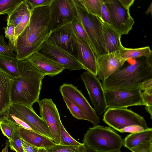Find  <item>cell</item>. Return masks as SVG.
<instances>
[{
	"label": "cell",
	"mask_w": 152,
	"mask_h": 152,
	"mask_svg": "<svg viewBox=\"0 0 152 152\" xmlns=\"http://www.w3.org/2000/svg\"><path fill=\"white\" fill-rule=\"evenodd\" d=\"M49 21V7L31 9L29 23L15 42L14 51L18 61L27 59L47 40L51 32Z\"/></svg>",
	"instance_id": "1"
},
{
	"label": "cell",
	"mask_w": 152,
	"mask_h": 152,
	"mask_svg": "<svg viewBox=\"0 0 152 152\" xmlns=\"http://www.w3.org/2000/svg\"><path fill=\"white\" fill-rule=\"evenodd\" d=\"M18 67L20 76L12 80L11 103L33 108L34 104L39 100L42 81L45 76L28 59L18 61Z\"/></svg>",
	"instance_id": "2"
},
{
	"label": "cell",
	"mask_w": 152,
	"mask_h": 152,
	"mask_svg": "<svg viewBox=\"0 0 152 152\" xmlns=\"http://www.w3.org/2000/svg\"><path fill=\"white\" fill-rule=\"evenodd\" d=\"M152 78V55L135 61L102 81L104 90H118L138 89L144 80Z\"/></svg>",
	"instance_id": "3"
},
{
	"label": "cell",
	"mask_w": 152,
	"mask_h": 152,
	"mask_svg": "<svg viewBox=\"0 0 152 152\" xmlns=\"http://www.w3.org/2000/svg\"><path fill=\"white\" fill-rule=\"evenodd\" d=\"M83 142L97 152H118L123 139L110 127L98 125L88 128Z\"/></svg>",
	"instance_id": "4"
},
{
	"label": "cell",
	"mask_w": 152,
	"mask_h": 152,
	"mask_svg": "<svg viewBox=\"0 0 152 152\" xmlns=\"http://www.w3.org/2000/svg\"><path fill=\"white\" fill-rule=\"evenodd\" d=\"M3 116H7L20 126L32 130L53 140L47 124L33 108L21 104L12 103L1 117Z\"/></svg>",
	"instance_id": "5"
},
{
	"label": "cell",
	"mask_w": 152,
	"mask_h": 152,
	"mask_svg": "<svg viewBox=\"0 0 152 152\" xmlns=\"http://www.w3.org/2000/svg\"><path fill=\"white\" fill-rule=\"evenodd\" d=\"M73 1L77 18L86 34L97 57L107 54L101 20L97 16L88 13L77 0Z\"/></svg>",
	"instance_id": "6"
},
{
	"label": "cell",
	"mask_w": 152,
	"mask_h": 152,
	"mask_svg": "<svg viewBox=\"0 0 152 152\" xmlns=\"http://www.w3.org/2000/svg\"><path fill=\"white\" fill-rule=\"evenodd\" d=\"M110 17V26L121 35L129 34L134 22L129 9L134 0H103Z\"/></svg>",
	"instance_id": "7"
},
{
	"label": "cell",
	"mask_w": 152,
	"mask_h": 152,
	"mask_svg": "<svg viewBox=\"0 0 152 152\" xmlns=\"http://www.w3.org/2000/svg\"><path fill=\"white\" fill-rule=\"evenodd\" d=\"M103 116V121L110 127L120 132L124 128L133 125L147 129L146 121L142 116L127 108L108 107Z\"/></svg>",
	"instance_id": "8"
},
{
	"label": "cell",
	"mask_w": 152,
	"mask_h": 152,
	"mask_svg": "<svg viewBox=\"0 0 152 152\" xmlns=\"http://www.w3.org/2000/svg\"><path fill=\"white\" fill-rule=\"evenodd\" d=\"M77 17L73 0H53L49 6V24L50 31L71 23Z\"/></svg>",
	"instance_id": "9"
},
{
	"label": "cell",
	"mask_w": 152,
	"mask_h": 152,
	"mask_svg": "<svg viewBox=\"0 0 152 152\" xmlns=\"http://www.w3.org/2000/svg\"><path fill=\"white\" fill-rule=\"evenodd\" d=\"M94 110L99 115L103 114L107 106L104 89L97 75L87 71L80 75Z\"/></svg>",
	"instance_id": "10"
},
{
	"label": "cell",
	"mask_w": 152,
	"mask_h": 152,
	"mask_svg": "<svg viewBox=\"0 0 152 152\" xmlns=\"http://www.w3.org/2000/svg\"><path fill=\"white\" fill-rule=\"evenodd\" d=\"M104 90L108 108H125L132 106H144L141 91L138 89Z\"/></svg>",
	"instance_id": "11"
},
{
	"label": "cell",
	"mask_w": 152,
	"mask_h": 152,
	"mask_svg": "<svg viewBox=\"0 0 152 152\" xmlns=\"http://www.w3.org/2000/svg\"><path fill=\"white\" fill-rule=\"evenodd\" d=\"M59 91L62 97L69 99L84 113L94 126L98 125L100 118L94 109L91 106L82 93L72 84L64 83L61 86Z\"/></svg>",
	"instance_id": "12"
},
{
	"label": "cell",
	"mask_w": 152,
	"mask_h": 152,
	"mask_svg": "<svg viewBox=\"0 0 152 152\" xmlns=\"http://www.w3.org/2000/svg\"><path fill=\"white\" fill-rule=\"evenodd\" d=\"M40 117L49 129L53 141L59 144L60 141V125L62 123L56 104L51 99L44 98L38 102Z\"/></svg>",
	"instance_id": "13"
},
{
	"label": "cell",
	"mask_w": 152,
	"mask_h": 152,
	"mask_svg": "<svg viewBox=\"0 0 152 152\" xmlns=\"http://www.w3.org/2000/svg\"><path fill=\"white\" fill-rule=\"evenodd\" d=\"M70 71L83 69L77 58L63 49L46 41L37 52Z\"/></svg>",
	"instance_id": "14"
},
{
	"label": "cell",
	"mask_w": 152,
	"mask_h": 152,
	"mask_svg": "<svg viewBox=\"0 0 152 152\" xmlns=\"http://www.w3.org/2000/svg\"><path fill=\"white\" fill-rule=\"evenodd\" d=\"M71 23L64 25L51 31L47 40L77 57Z\"/></svg>",
	"instance_id": "15"
},
{
	"label": "cell",
	"mask_w": 152,
	"mask_h": 152,
	"mask_svg": "<svg viewBox=\"0 0 152 152\" xmlns=\"http://www.w3.org/2000/svg\"><path fill=\"white\" fill-rule=\"evenodd\" d=\"M119 51L97 58V76L102 82L121 68L127 61L121 57Z\"/></svg>",
	"instance_id": "16"
},
{
	"label": "cell",
	"mask_w": 152,
	"mask_h": 152,
	"mask_svg": "<svg viewBox=\"0 0 152 152\" xmlns=\"http://www.w3.org/2000/svg\"><path fill=\"white\" fill-rule=\"evenodd\" d=\"M73 38L77 60L83 66L84 69L97 75V57L96 53L86 42L78 38L74 32Z\"/></svg>",
	"instance_id": "17"
},
{
	"label": "cell",
	"mask_w": 152,
	"mask_h": 152,
	"mask_svg": "<svg viewBox=\"0 0 152 152\" xmlns=\"http://www.w3.org/2000/svg\"><path fill=\"white\" fill-rule=\"evenodd\" d=\"M27 59L45 76H56L64 69L61 65L38 52L33 54Z\"/></svg>",
	"instance_id": "18"
},
{
	"label": "cell",
	"mask_w": 152,
	"mask_h": 152,
	"mask_svg": "<svg viewBox=\"0 0 152 152\" xmlns=\"http://www.w3.org/2000/svg\"><path fill=\"white\" fill-rule=\"evenodd\" d=\"M101 21L107 53H113L119 51L123 47L121 42V35L110 25L103 22L101 20Z\"/></svg>",
	"instance_id": "19"
},
{
	"label": "cell",
	"mask_w": 152,
	"mask_h": 152,
	"mask_svg": "<svg viewBox=\"0 0 152 152\" xmlns=\"http://www.w3.org/2000/svg\"><path fill=\"white\" fill-rule=\"evenodd\" d=\"M12 80L0 70V118L12 104L11 96Z\"/></svg>",
	"instance_id": "20"
},
{
	"label": "cell",
	"mask_w": 152,
	"mask_h": 152,
	"mask_svg": "<svg viewBox=\"0 0 152 152\" xmlns=\"http://www.w3.org/2000/svg\"><path fill=\"white\" fill-rule=\"evenodd\" d=\"M18 130L22 139L38 148H48L56 144L53 141L32 130L20 125Z\"/></svg>",
	"instance_id": "21"
},
{
	"label": "cell",
	"mask_w": 152,
	"mask_h": 152,
	"mask_svg": "<svg viewBox=\"0 0 152 152\" xmlns=\"http://www.w3.org/2000/svg\"><path fill=\"white\" fill-rule=\"evenodd\" d=\"M152 141V129L131 133L123 139V145L130 150L139 144L146 141Z\"/></svg>",
	"instance_id": "22"
},
{
	"label": "cell",
	"mask_w": 152,
	"mask_h": 152,
	"mask_svg": "<svg viewBox=\"0 0 152 152\" xmlns=\"http://www.w3.org/2000/svg\"><path fill=\"white\" fill-rule=\"evenodd\" d=\"M16 58L0 55V70L12 79L20 76Z\"/></svg>",
	"instance_id": "23"
},
{
	"label": "cell",
	"mask_w": 152,
	"mask_h": 152,
	"mask_svg": "<svg viewBox=\"0 0 152 152\" xmlns=\"http://www.w3.org/2000/svg\"><path fill=\"white\" fill-rule=\"evenodd\" d=\"M121 57L126 61L130 58L148 57L152 55V51L148 46L135 48H127L124 46L119 51Z\"/></svg>",
	"instance_id": "24"
},
{
	"label": "cell",
	"mask_w": 152,
	"mask_h": 152,
	"mask_svg": "<svg viewBox=\"0 0 152 152\" xmlns=\"http://www.w3.org/2000/svg\"><path fill=\"white\" fill-rule=\"evenodd\" d=\"M78 2L91 15L101 18V11L103 0H77Z\"/></svg>",
	"instance_id": "25"
},
{
	"label": "cell",
	"mask_w": 152,
	"mask_h": 152,
	"mask_svg": "<svg viewBox=\"0 0 152 152\" xmlns=\"http://www.w3.org/2000/svg\"><path fill=\"white\" fill-rule=\"evenodd\" d=\"M28 7L25 0H23L7 19V23L13 25L15 28L21 20Z\"/></svg>",
	"instance_id": "26"
},
{
	"label": "cell",
	"mask_w": 152,
	"mask_h": 152,
	"mask_svg": "<svg viewBox=\"0 0 152 152\" xmlns=\"http://www.w3.org/2000/svg\"><path fill=\"white\" fill-rule=\"evenodd\" d=\"M19 126L7 116H3L0 118V129L9 140H11L14 131Z\"/></svg>",
	"instance_id": "27"
},
{
	"label": "cell",
	"mask_w": 152,
	"mask_h": 152,
	"mask_svg": "<svg viewBox=\"0 0 152 152\" xmlns=\"http://www.w3.org/2000/svg\"><path fill=\"white\" fill-rule=\"evenodd\" d=\"M23 1L20 0H0V15L9 16Z\"/></svg>",
	"instance_id": "28"
},
{
	"label": "cell",
	"mask_w": 152,
	"mask_h": 152,
	"mask_svg": "<svg viewBox=\"0 0 152 152\" xmlns=\"http://www.w3.org/2000/svg\"><path fill=\"white\" fill-rule=\"evenodd\" d=\"M67 108L72 115L78 120L88 121V119L83 111L72 102L66 97L63 96Z\"/></svg>",
	"instance_id": "29"
},
{
	"label": "cell",
	"mask_w": 152,
	"mask_h": 152,
	"mask_svg": "<svg viewBox=\"0 0 152 152\" xmlns=\"http://www.w3.org/2000/svg\"><path fill=\"white\" fill-rule=\"evenodd\" d=\"M71 24L74 33L77 37L86 42L93 50L89 39L77 17L71 22Z\"/></svg>",
	"instance_id": "30"
},
{
	"label": "cell",
	"mask_w": 152,
	"mask_h": 152,
	"mask_svg": "<svg viewBox=\"0 0 152 152\" xmlns=\"http://www.w3.org/2000/svg\"><path fill=\"white\" fill-rule=\"evenodd\" d=\"M60 141L59 144L67 146H79L82 144L74 139L66 131L61 123L60 125Z\"/></svg>",
	"instance_id": "31"
},
{
	"label": "cell",
	"mask_w": 152,
	"mask_h": 152,
	"mask_svg": "<svg viewBox=\"0 0 152 152\" xmlns=\"http://www.w3.org/2000/svg\"><path fill=\"white\" fill-rule=\"evenodd\" d=\"M18 128L15 130L12 139L9 140V146L11 150L16 152H24L22 146L21 137L19 133Z\"/></svg>",
	"instance_id": "32"
},
{
	"label": "cell",
	"mask_w": 152,
	"mask_h": 152,
	"mask_svg": "<svg viewBox=\"0 0 152 152\" xmlns=\"http://www.w3.org/2000/svg\"><path fill=\"white\" fill-rule=\"evenodd\" d=\"M31 15V9L28 7L21 20L15 28V44L18 37L22 33L29 23Z\"/></svg>",
	"instance_id": "33"
},
{
	"label": "cell",
	"mask_w": 152,
	"mask_h": 152,
	"mask_svg": "<svg viewBox=\"0 0 152 152\" xmlns=\"http://www.w3.org/2000/svg\"><path fill=\"white\" fill-rule=\"evenodd\" d=\"M82 144L80 145L75 146L55 144L46 149L48 152H78Z\"/></svg>",
	"instance_id": "34"
},
{
	"label": "cell",
	"mask_w": 152,
	"mask_h": 152,
	"mask_svg": "<svg viewBox=\"0 0 152 152\" xmlns=\"http://www.w3.org/2000/svg\"><path fill=\"white\" fill-rule=\"evenodd\" d=\"M142 101L145 106V109L152 119V88L141 92Z\"/></svg>",
	"instance_id": "35"
},
{
	"label": "cell",
	"mask_w": 152,
	"mask_h": 152,
	"mask_svg": "<svg viewBox=\"0 0 152 152\" xmlns=\"http://www.w3.org/2000/svg\"><path fill=\"white\" fill-rule=\"evenodd\" d=\"M15 28L13 25L8 23L6 26L3 28L4 30L5 37L9 40L8 45L13 51L15 48Z\"/></svg>",
	"instance_id": "36"
},
{
	"label": "cell",
	"mask_w": 152,
	"mask_h": 152,
	"mask_svg": "<svg viewBox=\"0 0 152 152\" xmlns=\"http://www.w3.org/2000/svg\"><path fill=\"white\" fill-rule=\"evenodd\" d=\"M0 55L16 58V55L5 42L3 35H0Z\"/></svg>",
	"instance_id": "37"
},
{
	"label": "cell",
	"mask_w": 152,
	"mask_h": 152,
	"mask_svg": "<svg viewBox=\"0 0 152 152\" xmlns=\"http://www.w3.org/2000/svg\"><path fill=\"white\" fill-rule=\"evenodd\" d=\"M29 8L34 9L36 8L45 6L49 7L53 0H25Z\"/></svg>",
	"instance_id": "38"
},
{
	"label": "cell",
	"mask_w": 152,
	"mask_h": 152,
	"mask_svg": "<svg viewBox=\"0 0 152 152\" xmlns=\"http://www.w3.org/2000/svg\"><path fill=\"white\" fill-rule=\"evenodd\" d=\"M130 150L132 152H152V141L142 142Z\"/></svg>",
	"instance_id": "39"
},
{
	"label": "cell",
	"mask_w": 152,
	"mask_h": 152,
	"mask_svg": "<svg viewBox=\"0 0 152 152\" xmlns=\"http://www.w3.org/2000/svg\"><path fill=\"white\" fill-rule=\"evenodd\" d=\"M100 19L103 22L110 25L111 20L110 14L107 7L104 4V2L102 7L101 18Z\"/></svg>",
	"instance_id": "40"
},
{
	"label": "cell",
	"mask_w": 152,
	"mask_h": 152,
	"mask_svg": "<svg viewBox=\"0 0 152 152\" xmlns=\"http://www.w3.org/2000/svg\"><path fill=\"white\" fill-rule=\"evenodd\" d=\"M21 142L24 152H38L39 148L26 142L22 138Z\"/></svg>",
	"instance_id": "41"
},
{
	"label": "cell",
	"mask_w": 152,
	"mask_h": 152,
	"mask_svg": "<svg viewBox=\"0 0 152 152\" xmlns=\"http://www.w3.org/2000/svg\"><path fill=\"white\" fill-rule=\"evenodd\" d=\"M145 130L142 128L138 126L133 125L126 127L121 129V133H123L128 132L133 133L140 132Z\"/></svg>",
	"instance_id": "42"
},
{
	"label": "cell",
	"mask_w": 152,
	"mask_h": 152,
	"mask_svg": "<svg viewBox=\"0 0 152 152\" xmlns=\"http://www.w3.org/2000/svg\"><path fill=\"white\" fill-rule=\"evenodd\" d=\"M152 88V78L145 80L139 86L138 89L141 92Z\"/></svg>",
	"instance_id": "43"
},
{
	"label": "cell",
	"mask_w": 152,
	"mask_h": 152,
	"mask_svg": "<svg viewBox=\"0 0 152 152\" xmlns=\"http://www.w3.org/2000/svg\"><path fill=\"white\" fill-rule=\"evenodd\" d=\"M78 152H97L91 147L83 143Z\"/></svg>",
	"instance_id": "44"
},
{
	"label": "cell",
	"mask_w": 152,
	"mask_h": 152,
	"mask_svg": "<svg viewBox=\"0 0 152 152\" xmlns=\"http://www.w3.org/2000/svg\"><path fill=\"white\" fill-rule=\"evenodd\" d=\"M9 144V140L8 139H7L6 140L5 144V146L2 149L1 152H8Z\"/></svg>",
	"instance_id": "45"
},
{
	"label": "cell",
	"mask_w": 152,
	"mask_h": 152,
	"mask_svg": "<svg viewBox=\"0 0 152 152\" xmlns=\"http://www.w3.org/2000/svg\"><path fill=\"white\" fill-rule=\"evenodd\" d=\"M149 13H151V14L152 13V3H151L150 5L145 12V13H146L147 15H148Z\"/></svg>",
	"instance_id": "46"
},
{
	"label": "cell",
	"mask_w": 152,
	"mask_h": 152,
	"mask_svg": "<svg viewBox=\"0 0 152 152\" xmlns=\"http://www.w3.org/2000/svg\"><path fill=\"white\" fill-rule=\"evenodd\" d=\"M38 152H48L46 148H39Z\"/></svg>",
	"instance_id": "47"
},
{
	"label": "cell",
	"mask_w": 152,
	"mask_h": 152,
	"mask_svg": "<svg viewBox=\"0 0 152 152\" xmlns=\"http://www.w3.org/2000/svg\"><path fill=\"white\" fill-rule=\"evenodd\" d=\"M118 152H121V151H120Z\"/></svg>",
	"instance_id": "48"
}]
</instances>
